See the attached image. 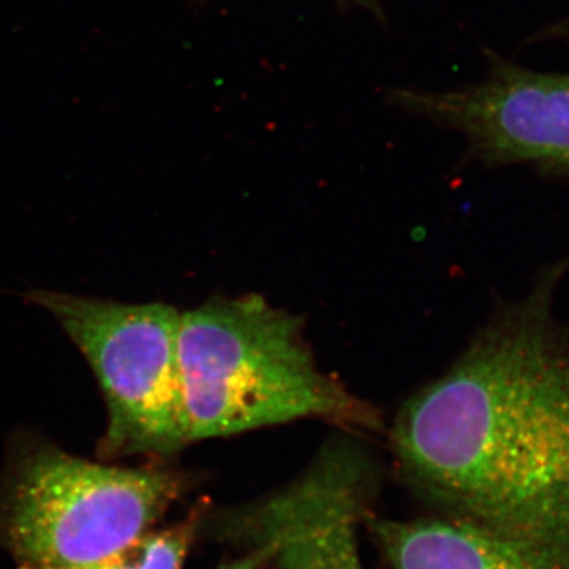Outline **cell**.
<instances>
[{"mask_svg":"<svg viewBox=\"0 0 569 569\" xmlns=\"http://www.w3.org/2000/svg\"><path fill=\"white\" fill-rule=\"evenodd\" d=\"M369 482L365 451L340 438L279 492L230 512L220 531L269 569H366L358 523Z\"/></svg>","mask_w":569,"mask_h":569,"instance_id":"cell-5","label":"cell"},{"mask_svg":"<svg viewBox=\"0 0 569 569\" xmlns=\"http://www.w3.org/2000/svg\"><path fill=\"white\" fill-rule=\"evenodd\" d=\"M219 569H268L263 561L257 559V557L246 553L244 559L231 561V563L224 565Z\"/></svg>","mask_w":569,"mask_h":569,"instance_id":"cell-10","label":"cell"},{"mask_svg":"<svg viewBox=\"0 0 569 569\" xmlns=\"http://www.w3.org/2000/svg\"><path fill=\"white\" fill-rule=\"evenodd\" d=\"M535 40L542 43H567L569 44V11L556 21L549 22L535 36Z\"/></svg>","mask_w":569,"mask_h":569,"instance_id":"cell-9","label":"cell"},{"mask_svg":"<svg viewBox=\"0 0 569 569\" xmlns=\"http://www.w3.org/2000/svg\"><path fill=\"white\" fill-rule=\"evenodd\" d=\"M569 254L471 340L392 427L407 481L447 516L569 556Z\"/></svg>","mask_w":569,"mask_h":569,"instance_id":"cell-1","label":"cell"},{"mask_svg":"<svg viewBox=\"0 0 569 569\" xmlns=\"http://www.w3.org/2000/svg\"><path fill=\"white\" fill-rule=\"evenodd\" d=\"M178 361L190 443L306 418L377 426L372 408L318 369L301 321L260 296L181 313Z\"/></svg>","mask_w":569,"mask_h":569,"instance_id":"cell-2","label":"cell"},{"mask_svg":"<svg viewBox=\"0 0 569 569\" xmlns=\"http://www.w3.org/2000/svg\"><path fill=\"white\" fill-rule=\"evenodd\" d=\"M86 356L108 407L103 459L170 458L189 441L173 306L122 305L56 291H32Z\"/></svg>","mask_w":569,"mask_h":569,"instance_id":"cell-4","label":"cell"},{"mask_svg":"<svg viewBox=\"0 0 569 569\" xmlns=\"http://www.w3.org/2000/svg\"><path fill=\"white\" fill-rule=\"evenodd\" d=\"M392 102L463 133L492 164L569 179V71L490 59L481 81L448 92L395 91Z\"/></svg>","mask_w":569,"mask_h":569,"instance_id":"cell-6","label":"cell"},{"mask_svg":"<svg viewBox=\"0 0 569 569\" xmlns=\"http://www.w3.org/2000/svg\"><path fill=\"white\" fill-rule=\"evenodd\" d=\"M203 519L193 511L173 527L149 531L114 556L69 569H182Z\"/></svg>","mask_w":569,"mask_h":569,"instance_id":"cell-8","label":"cell"},{"mask_svg":"<svg viewBox=\"0 0 569 569\" xmlns=\"http://www.w3.org/2000/svg\"><path fill=\"white\" fill-rule=\"evenodd\" d=\"M173 468L107 466L22 433L0 481V549L20 569H69L114 556L181 498Z\"/></svg>","mask_w":569,"mask_h":569,"instance_id":"cell-3","label":"cell"},{"mask_svg":"<svg viewBox=\"0 0 569 569\" xmlns=\"http://www.w3.org/2000/svg\"><path fill=\"white\" fill-rule=\"evenodd\" d=\"M391 569H569V556L452 518L370 520Z\"/></svg>","mask_w":569,"mask_h":569,"instance_id":"cell-7","label":"cell"},{"mask_svg":"<svg viewBox=\"0 0 569 569\" xmlns=\"http://www.w3.org/2000/svg\"><path fill=\"white\" fill-rule=\"evenodd\" d=\"M193 2H208V0H193ZM346 2L356 3V6L366 7V9L380 11V6H378V0H346Z\"/></svg>","mask_w":569,"mask_h":569,"instance_id":"cell-11","label":"cell"}]
</instances>
